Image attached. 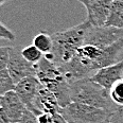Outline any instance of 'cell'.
<instances>
[{"instance_id": "cell-18", "label": "cell", "mask_w": 123, "mask_h": 123, "mask_svg": "<svg viewBox=\"0 0 123 123\" xmlns=\"http://www.w3.org/2000/svg\"><path fill=\"white\" fill-rule=\"evenodd\" d=\"M13 47H0V70L6 69Z\"/></svg>"}, {"instance_id": "cell-6", "label": "cell", "mask_w": 123, "mask_h": 123, "mask_svg": "<svg viewBox=\"0 0 123 123\" xmlns=\"http://www.w3.org/2000/svg\"><path fill=\"white\" fill-rule=\"evenodd\" d=\"M123 38V29L108 25H90L84 43H90L99 48H105Z\"/></svg>"}, {"instance_id": "cell-20", "label": "cell", "mask_w": 123, "mask_h": 123, "mask_svg": "<svg viewBox=\"0 0 123 123\" xmlns=\"http://www.w3.org/2000/svg\"><path fill=\"white\" fill-rule=\"evenodd\" d=\"M15 38H16V36H15L14 33L3 24L0 22V39H6L13 42V40H15Z\"/></svg>"}, {"instance_id": "cell-10", "label": "cell", "mask_w": 123, "mask_h": 123, "mask_svg": "<svg viewBox=\"0 0 123 123\" xmlns=\"http://www.w3.org/2000/svg\"><path fill=\"white\" fill-rule=\"evenodd\" d=\"M0 106L6 111L11 123H18L28 109L15 90L7 91L0 97Z\"/></svg>"}, {"instance_id": "cell-14", "label": "cell", "mask_w": 123, "mask_h": 123, "mask_svg": "<svg viewBox=\"0 0 123 123\" xmlns=\"http://www.w3.org/2000/svg\"><path fill=\"white\" fill-rule=\"evenodd\" d=\"M33 45L39 49L42 52L45 54H48V53L51 52L53 48V40H52V36L50 34H48L45 31H42L39 32L36 36L33 39Z\"/></svg>"}, {"instance_id": "cell-2", "label": "cell", "mask_w": 123, "mask_h": 123, "mask_svg": "<svg viewBox=\"0 0 123 123\" xmlns=\"http://www.w3.org/2000/svg\"><path fill=\"white\" fill-rule=\"evenodd\" d=\"M90 25H91L85 20L72 28L53 33L51 35L53 48L51 52L45 54V56L57 66L66 64L73 57L78 49L85 43Z\"/></svg>"}, {"instance_id": "cell-9", "label": "cell", "mask_w": 123, "mask_h": 123, "mask_svg": "<svg viewBox=\"0 0 123 123\" xmlns=\"http://www.w3.org/2000/svg\"><path fill=\"white\" fill-rule=\"evenodd\" d=\"M61 111L62 107L58 104V101L55 98V96L40 83V86L34 100V107H33L32 112H34L36 116H39L43 112L55 114V112Z\"/></svg>"}, {"instance_id": "cell-8", "label": "cell", "mask_w": 123, "mask_h": 123, "mask_svg": "<svg viewBox=\"0 0 123 123\" xmlns=\"http://www.w3.org/2000/svg\"><path fill=\"white\" fill-rule=\"evenodd\" d=\"M86 7V21L93 27L105 25L111 15L112 0H79Z\"/></svg>"}, {"instance_id": "cell-25", "label": "cell", "mask_w": 123, "mask_h": 123, "mask_svg": "<svg viewBox=\"0 0 123 123\" xmlns=\"http://www.w3.org/2000/svg\"><path fill=\"white\" fill-rule=\"evenodd\" d=\"M7 1H9V0H0V6H1L2 4H4L6 2H7Z\"/></svg>"}, {"instance_id": "cell-19", "label": "cell", "mask_w": 123, "mask_h": 123, "mask_svg": "<svg viewBox=\"0 0 123 123\" xmlns=\"http://www.w3.org/2000/svg\"><path fill=\"white\" fill-rule=\"evenodd\" d=\"M104 123H123V107H120L116 111L111 112Z\"/></svg>"}, {"instance_id": "cell-26", "label": "cell", "mask_w": 123, "mask_h": 123, "mask_svg": "<svg viewBox=\"0 0 123 123\" xmlns=\"http://www.w3.org/2000/svg\"><path fill=\"white\" fill-rule=\"evenodd\" d=\"M120 1H122V2H123V0H120Z\"/></svg>"}, {"instance_id": "cell-13", "label": "cell", "mask_w": 123, "mask_h": 123, "mask_svg": "<svg viewBox=\"0 0 123 123\" xmlns=\"http://www.w3.org/2000/svg\"><path fill=\"white\" fill-rule=\"evenodd\" d=\"M108 27H115L123 29V2L120 0H112L111 15L106 25Z\"/></svg>"}, {"instance_id": "cell-23", "label": "cell", "mask_w": 123, "mask_h": 123, "mask_svg": "<svg viewBox=\"0 0 123 123\" xmlns=\"http://www.w3.org/2000/svg\"><path fill=\"white\" fill-rule=\"evenodd\" d=\"M0 123H11L6 111L1 106H0Z\"/></svg>"}, {"instance_id": "cell-24", "label": "cell", "mask_w": 123, "mask_h": 123, "mask_svg": "<svg viewBox=\"0 0 123 123\" xmlns=\"http://www.w3.org/2000/svg\"><path fill=\"white\" fill-rule=\"evenodd\" d=\"M53 118H54V123H69L61 112H55L53 114Z\"/></svg>"}, {"instance_id": "cell-5", "label": "cell", "mask_w": 123, "mask_h": 123, "mask_svg": "<svg viewBox=\"0 0 123 123\" xmlns=\"http://www.w3.org/2000/svg\"><path fill=\"white\" fill-rule=\"evenodd\" d=\"M61 114L69 123H103L111 112L92 105L71 102L62 108Z\"/></svg>"}, {"instance_id": "cell-16", "label": "cell", "mask_w": 123, "mask_h": 123, "mask_svg": "<svg viewBox=\"0 0 123 123\" xmlns=\"http://www.w3.org/2000/svg\"><path fill=\"white\" fill-rule=\"evenodd\" d=\"M15 85L16 84L9 74V71L6 69L0 70V97L6 93L7 91L14 90Z\"/></svg>"}, {"instance_id": "cell-4", "label": "cell", "mask_w": 123, "mask_h": 123, "mask_svg": "<svg viewBox=\"0 0 123 123\" xmlns=\"http://www.w3.org/2000/svg\"><path fill=\"white\" fill-rule=\"evenodd\" d=\"M36 78L57 99L62 108L71 103L70 83L57 65L45 55L36 64Z\"/></svg>"}, {"instance_id": "cell-11", "label": "cell", "mask_w": 123, "mask_h": 123, "mask_svg": "<svg viewBox=\"0 0 123 123\" xmlns=\"http://www.w3.org/2000/svg\"><path fill=\"white\" fill-rule=\"evenodd\" d=\"M40 86V82L35 75L24 78L18 83H16L14 90L19 96L25 107L32 111L34 107V100Z\"/></svg>"}, {"instance_id": "cell-1", "label": "cell", "mask_w": 123, "mask_h": 123, "mask_svg": "<svg viewBox=\"0 0 123 123\" xmlns=\"http://www.w3.org/2000/svg\"><path fill=\"white\" fill-rule=\"evenodd\" d=\"M123 50V38L105 48L83 43L69 62L58 66L69 83L90 78L97 70L116 64Z\"/></svg>"}, {"instance_id": "cell-7", "label": "cell", "mask_w": 123, "mask_h": 123, "mask_svg": "<svg viewBox=\"0 0 123 123\" xmlns=\"http://www.w3.org/2000/svg\"><path fill=\"white\" fill-rule=\"evenodd\" d=\"M6 70L16 84L27 76H36V64L28 62L21 55V51H19L17 48H12Z\"/></svg>"}, {"instance_id": "cell-17", "label": "cell", "mask_w": 123, "mask_h": 123, "mask_svg": "<svg viewBox=\"0 0 123 123\" xmlns=\"http://www.w3.org/2000/svg\"><path fill=\"white\" fill-rule=\"evenodd\" d=\"M109 94L111 100L118 106L123 107V78L111 86V88L109 89Z\"/></svg>"}, {"instance_id": "cell-12", "label": "cell", "mask_w": 123, "mask_h": 123, "mask_svg": "<svg viewBox=\"0 0 123 123\" xmlns=\"http://www.w3.org/2000/svg\"><path fill=\"white\" fill-rule=\"evenodd\" d=\"M122 78H123V61L117 62L116 64H112V65L99 69L90 76L92 81H94L99 85L106 88L107 90H109L111 88V86Z\"/></svg>"}, {"instance_id": "cell-22", "label": "cell", "mask_w": 123, "mask_h": 123, "mask_svg": "<svg viewBox=\"0 0 123 123\" xmlns=\"http://www.w3.org/2000/svg\"><path fill=\"white\" fill-rule=\"evenodd\" d=\"M38 123H54V118L53 114L50 112H43L39 116H37Z\"/></svg>"}, {"instance_id": "cell-3", "label": "cell", "mask_w": 123, "mask_h": 123, "mask_svg": "<svg viewBox=\"0 0 123 123\" xmlns=\"http://www.w3.org/2000/svg\"><path fill=\"white\" fill-rule=\"evenodd\" d=\"M71 102L92 105L114 112L120 106L115 103L111 98L109 90L99 85L90 78L81 79L70 84Z\"/></svg>"}, {"instance_id": "cell-21", "label": "cell", "mask_w": 123, "mask_h": 123, "mask_svg": "<svg viewBox=\"0 0 123 123\" xmlns=\"http://www.w3.org/2000/svg\"><path fill=\"white\" fill-rule=\"evenodd\" d=\"M18 123H38L37 116L34 114V112H32L31 111H29V109H27Z\"/></svg>"}, {"instance_id": "cell-27", "label": "cell", "mask_w": 123, "mask_h": 123, "mask_svg": "<svg viewBox=\"0 0 123 123\" xmlns=\"http://www.w3.org/2000/svg\"><path fill=\"white\" fill-rule=\"evenodd\" d=\"M103 123H104V122H103Z\"/></svg>"}, {"instance_id": "cell-15", "label": "cell", "mask_w": 123, "mask_h": 123, "mask_svg": "<svg viewBox=\"0 0 123 123\" xmlns=\"http://www.w3.org/2000/svg\"><path fill=\"white\" fill-rule=\"evenodd\" d=\"M21 55L32 64H37L43 57V53L39 49H37L33 43L30 46H27L21 50Z\"/></svg>"}]
</instances>
